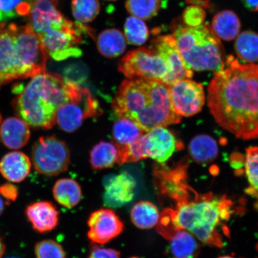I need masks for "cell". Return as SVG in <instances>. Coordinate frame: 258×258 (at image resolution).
<instances>
[{"mask_svg": "<svg viewBox=\"0 0 258 258\" xmlns=\"http://www.w3.org/2000/svg\"><path fill=\"white\" fill-rule=\"evenodd\" d=\"M101 114L98 101L93 98L87 88L77 86L67 102L58 109L56 122L63 131L69 133L76 131L84 120Z\"/></svg>", "mask_w": 258, "mask_h": 258, "instance_id": "8fae6325", "label": "cell"}, {"mask_svg": "<svg viewBox=\"0 0 258 258\" xmlns=\"http://www.w3.org/2000/svg\"><path fill=\"white\" fill-rule=\"evenodd\" d=\"M150 47L163 56L172 69L175 82L183 79H191V70H187L172 35H164L153 40Z\"/></svg>", "mask_w": 258, "mask_h": 258, "instance_id": "9a60e30c", "label": "cell"}, {"mask_svg": "<svg viewBox=\"0 0 258 258\" xmlns=\"http://www.w3.org/2000/svg\"><path fill=\"white\" fill-rule=\"evenodd\" d=\"M72 7L74 18L81 24L93 21L100 11L98 0H73Z\"/></svg>", "mask_w": 258, "mask_h": 258, "instance_id": "1f68e13d", "label": "cell"}, {"mask_svg": "<svg viewBox=\"0 0 258 258\" xmlns=\"http://www.w3.org/2000/svg\"><path fill=\"white\" fill-rule=\"evenodd\" d=\"M170 95L173 111L180 117L198 114L205 105L203 86L189 79L177 81L170 85Z\"/></svg>", "mask_w": 258, "mask_h": 258, "instance_id": "7c38bea8", "label": "cell"}, {"mask_svg": "<svg viewBox=\"0 0 258 258\" xmlns=\"http://www.w3.org/2000/svg\"><path fill=\"white\" fill-rule=\"evenodd\" d=\"M205 18V12L198 6H190L183 13V18L189 27H197L202 24Z\"/></svg>", "mask_w": 258, "mask_h": 258, "instance_id": "e575fe53", "label": "cell"}, {"mask_svg": "<svg viewBox=\"0 0 258 258\" xmlns=\"http://www.w3.org/2000/svg\"><path fill=\"white\" fill-rule=\"evenodd\" d=\"M144 131L135 122L127 118H119L113 127V138L117 148L134 143L144 135Z\"/></svg>", "mask_w": 258, "mask_h": 258, "instance_id": "4316f807", "label": "cell"}, {"mask_svg": "<svg viewBox=\"0 0 258 258\" xmlns=\"http://www.w3.org/2000/svg\"><path fill=\"white\" fill-rule=\"evenodd\" d=\"M29 125L18 117H9L0 125V139L6 147L12 150L21 149L30 140Z\"/></svg>", "mask_w": 258, "mask_h": 258, "instance_id": "d6986e66", "label": "cell"}, {"mask_svg": "<svg viewBox=\"0 0 258 258\" xmlns=\"http://www.w3.org/2000/svg\"><path fill=\"white\" fill-rule=\"evenodd\" d=\"M84 32L92 35L90 28L81 23L74 24L64 18L62 22L38 35L45 50L55 60L82 56L79 46L82 43Z\"/></svg>", "mask_w": 258, "mask_h": 258, "instance_id": "9c48e42d", "label": "cell"}, {"mask_svg": "<svg viewBox=\"0 0 258 258\" xmlns=\"http://www.w3.org/2000/svg\"><path fill=\"white\" fill-rule=\"evenodd\" d=\"M135 180L123 173L111 177L105 186L104 202L111 208H119L132 201L135 188Z\"/></svg>", "mask_w": 258, "mask_h": 258, "instance_id": "2e32d148", "label": "cell"}, {"mask_svg": "<svg viewBox=\"0 0 258 258\" xmlns=\"http://www.w3.org/2000/svg\"><path fill=\"white\" fill-rule=\"evenodd\" d=\"M34 168L46 176L59 175L69 169L70 152L66 143L54 137H41L32 149Z\"/></svg>", "mask_w": 258, "mask_h": 258, "instance_id": "30bf717a", "label": "cell"}, {"mask_svg": "<svg viewBox=\"0 0 258 258\" xmlns=\"http://www.w3.org/2000/svg\"><path fill=\"white\" fill-rule=\"evenodd\" d=\"M6 250V244L3 241V238L0 235V258H2L4 255Z\"/></svg>", "mask_w": 258, "mask_h": 258, "instance_id": "f35d334b", "label": "cell"}, {"mask_svg": "<svg viewBox=\"0 0 258 258\" xmlns=\"http://www.w3.org/2000/svg\"><path fill=\"white\" fill-rule=\"evenodd\" d=\"M160 217V214L157 206L148 201L137 203L131 211L132 222L141 230H149L157 226Z\"/></svg>", "mask_w": 258, "mask_h": 258, "instance_id": "d4e9b609", "label": "cell"}, {"mask_svg": "<svg viewBox=\"0 0 258 258\" xmlns=\"http://www.w3.org/2000/svg\"><path fill=\"white\" fill-rule=\"evenodd\" d=\"M97 47L103 56L117 57L124 53L126 48V42L120 31L117 29H108L99 35Z\"/></svg>", "mask_w": 258, "mask_h": 258, "instance_id": "cb8c5ba5", "label": "cell"}, {"mask_svg": "<svg viewBox=\"0 0 258 258\" xmlns=\"http://www.w3.org/2000/svg\"><path fill=\"white\" fill-rule=\"evenodd\" d=\"M235 50L238 57L246 62L258 60V34L246 31L238 35L235 42Z\"/></svg>", "mask_w": 258, "mask_h": 258, "instance_id": "83f0119b", "label": "cell"}, {"mask_svg": "<svg viewBox=\"0 0 258 258\" xmlns=\"http://www.w3.org/2000/svg\"><path fill=\"white\" fill-rule=\"evenodd\" d=\"M5 258H20V257H19L17 256H11L6 257Z\"/></svg>", "mask_w": 258, "mask_h": 258, "instance_id": "b9f144b4", "label": "cell"}, {"mask_svg": "<svg viewBox=\"0 0 258 258\" xmlns=\"http://www.w3.org/2000/svg\"><path fill=\"white\" fill-rule=\"evenodd\" d=\"M54 199L67 208L75 207L82 198V188L75 180L63 178L57 180L53 188Z\"/></svg>", "mask_w": 258, "mask_h": 258, "instance_id": "7402d4cb", "label": "cell"}, {"mask_svg": "<svg viewBox=\"0 0 258 258\" xmlns=\"http://www.w3.org/2000/svg\"><path fill=\"white\" fill-rule=\"evenodd\" d=\"M31 161L20 151H12L0 160V173L10 182L19 183L27 178L31 172Z\"/></svg>", "mask_w": 258, "mask_h": 258, "instance_id": "ac0fdd59", "label": "cell"}, {"mask_svg": "<svg viewBox=\"0 0 258 258\" xmlns=\"http://www.w3.org/2000/svg\"><path fill=\"white\" fill-rule=\"evenodd\" d=\"M124 35L127 43L140 46L148 40L149 31L143 19L130 16L124 24Z\"/></svg>", "mask_w": 258, "mask_h": 258, "instance_id": "f1b7e54d", "label": "cell"}, {"mask_svg": "<svg viewBox=\"0 0 258 258\" xmlns=\"http://www.w3.org/2000/svg\"><path fill=\"white\" fill-rule=\"evenodd\" d=\"M88 237L93 243L104 244L120 235L124 224L111 209H101L90 215Z\"/></svg>", "mask_w": 258, "mask_h": 258, "instance_id": "4fadbf2b", "label": "cell"}, {"mask_svg": "<svg viewBox=\"0 0 258 258\" xmlns=\"http://www.w3.org/2000/svg\"><path fill=\"white\" fill-rule=\"evenodd\" d=\"M130 258H140V257L134 256V257H130Z\"/></svg>", "mask_w": 258, "mask_h": 258, "instance_id": "ee69618b", "label": "cell"}, {"mask_svg": "<svg viewBox=\"0 0 258 258\" xmlns=\"http://www.w3.org/2000/svg\"><path fill=\"white\" fill-rule=\"evenodd\" d=\"M30 12L27 16L29 26L39 35L53 25L62 21L63 15L58 11V0H28Z\"/></svg>", "mask_w": 258, "mask_h": 258, "instance_id": "5bb4252c", "label": "cell"}, {"mask_svg": "<svg viewBox=\"0 0 258 258\" xmlns=\"http://www.w3.org/2000/svg\"><path fill=\"white\" fill-rule=\"evenodd\" d=\"M112 108L118 118L130 119L145 132L181 121L171 104L170 85L157 80H124L113 100Z\"/></svg>", "mask_w": 258, "mask_h": 258, "instance_id": "3957f363", "label": "cell"}, {"mask_svg": "<svg viewBox=\"0 0 258 258\" xmlns=\"http://www.w3.org/2000/svg\"><path fill=\"white\" fill-rule=\"evenodd\" d=\"M25 214L34 230L40 233L52 231L59 223V211L49 202L32 203L26 208Z\"/></svg>", "mask_w": 258, "mask_h": 258, "instance_id": "e0dca14e", "label": "cell"}, {"mask_svg": "<svg viewBox=\"0 0 258 258\" xmlns=\"http://www.w3.org/2000/svg\"><path fill=\"white\" fill-rule=\"evenodd\" d=\"M35 258H66V252L60 244L53 240L38 242L34 247Z\"/></svg>", "mask_w": 258, "mask_h": 258, "instance_id": "836d02e7", "label": "cell"}, {"mask_svg": "<svg viewBox=\"0 0 258 258\" xmlns=\"http://www.w3.org/2000/svg\"><path fill=\"white\" fill-rule=\"evenodd\" d=\"M208 88V104L215 121L243 140L258 139V64L228 57Z\"/></svg>", "mask_w": 258, "mask_h": 258, "instance_id": "6da1fadb", "label": "cell"}, {"mask_svg": "<svg viewBox=\"0 0 258 258\" xmlns=\"http://www.w3.org/2000/svg\"><path fill=\"white\" fill-rule=\"evenodd\" d=\"M176 148L174 135L165 127H157L139 138L134 143L119 148V165L151 158L160 164L169 159Z\"/></svg>", "mask_w": 258, "mask_h": 258, "instance_id": "52a82bcc", "label": "cell"}, {"mask_svg": "<svg viewBox=\"0 0 258 258\" xmlns=\"http://www.w3.org/2000/svg\"><path fill=\"white\" fill-rule=\"evenodd\" d=\"M182 176L173 177L161 191L176 202V206L161 213L158 233L164 237L177 229H183L203 243L222 247L223 238L219 230L225 231L222 222L230 219L233 203L225 196L211 193L199 195L195 192L191 198L192 189L182 181Z\"/></svg>", "mask_w": 258, "mask_h": 258, "instance_id": "7a4b0ae2", "label": "cell"}, {"mask_svg": "<svg viewBox=\"0 0 258 258\" xmlns=\"http://www.w3.org/2000/svg\"><path fill=\"white\" fill-rule=\"evenodd\" d=\"M118 156V149L114 143L101 142L90 152V164L95 170L109 168L117 163Z\"/></svg>", "mask_w": 258, "mask_h": 258, "instance_id": "484cf974", "label": "cell"}, {"mask_svg": "<svg viewBox=\"0 0 258 258\" xmlns=\"http://www.w3.org/2000/svg\"><path fill=\"white\" fill-rule=\"evenodd\" d=\"M257 249H258V244H257Z\"/></svg>", "mask_w": 258, "mask_h": 258, "instance_id": "bcb514c9", "label": "cell"}, {"mask_svg": "<svg viewBox=\"0 0 258 258\" xmlns=\"http://www.w3.org/2000/svg\"><path fill=\"white\" fill-rule=\"evenodd\" d=\"M118 70L128 79L154 80L169 85L175 82L168 62L150 47L130 51L120 60Z\"/></svg>", "mask_w": 258, "mask_h": 258, "instance_id": "ba28073f", "label": "cell"}, {"mask_svg": "<svg viewBox=\"0 0 258 258\" xmlns=\"http://www.w3.org/2000/svg\"><path fill=\"white\" fill-rule=\"evenodd\" d=\"M244 163V172L249 184L247 192L258 198V147L247 148Z\"/></svg>", "mask_w": 258, "mask_h": 258, "instance_id": "4dcf8cb0", "label": "cell"}, {"mask_svg": "<svg viewBox=\"0 0 258 258\" xmlns=\"http://www.w3.org/2000/svg\"><path fill=\"white\" fill-rule=\"evenodd\" d=\"M107 1H115V0H107Z\"/></svg>", "mask_w": 258, "mask_h": 258, "instance_id": "f6af8a7d", "label": "cell"}, {"mask_svg": "<svg viewBox=\"0 0 258 258\" xmlns=\"http://www.w3.org/2000/svg\"><path fill=\"white\" fill-rule=\"evenodd\" d=\"M19 191L17 187L11 183H6L0 185V197L6 201L14 202L18 198Z\"/></svg>", "mask_w": 258, "mask_h": 258, "instance_id": "8d00e7d4", "label": "cell"}, {"mask_svg": "<svg viewBox=\"0 0 258 258\" xmlns=\"http://www.w3.org/2000/svg\"><path fill=\"white\" fill-rule=\"evenodd\" d=\"M166 238L170 241L171 253L176 258H193L198 253V242L188 231L177 229Z\"/></svg>", "mask_w": 258, "mask_h": 258, "instance_id": "ffe728a7", "label": "cell"}, {"mask_svg": "<svg viewBox=\"0 0 258 258\" xmlns=\"http://www.w3.org/2000/svg\"><path fill=\"white\" fill-rule=\"evenodd\" d=\"M245 6L253 11H258V0H244Z\"/></svg>", "mask_w": 258, "mask_h": 258, "instance_id": "74e56055", "label": "cell"}, {"mask_svg": "<svg viewBox=\"0 0 258 258\" xmlns=\"http://www.w3.org/2000/svg\"><path fill=\"white\" fill-rule=\"evenodd\" d=\"M30 6L28 0H0V22L11 19L27 16Z\"/></svg>", "mask_w": 258, "mask_h": 258, "instance_id": "d6a6232c", "label": "cell"}, {"mask_svg": "<svg viewBox=\"0 0 258 258\" xmlns=\"http://www.w3.org/2000/svg\"><path fill=\"white\" fill-rule=\"evenodd\" d=\"M172 36L187 70L218 72L224 69L223 47L208 25L179 26Z\"/></svg>", "mask_w": 258, "mask_h": 258, "instance_id": "8992f818", "label": "cell"}, {"mask_svg": "<svg viewBox=\"0 0 258 258\" xmlns=\"http://www.w3.org/2000/svg\"><path fill=\"white\" fill-rule=\"evenodd\" d=\"M218 258H234V257H232L231 256H222L219 257Z\"/></svg>", "mask_w": 258, "mask_h": 258, "instance_id": "60d3db41", "label": "cell"}, {"mask_svg": "<svg viewBox=\"0 0 258 258\" xmlns=\"http://www.w3.org/2000/svg\"><path fill=\"white\" fill-rule=\"evenodd\" d=\"M78 85L56 74L46 72L32 77L30 82L15 89L13 105L19 117L29 126L50 129L56 124V114Z\"/></svg>", "mask_w": 258, "mask_h": 258, "instance_id": "277c9868", "label": "cell"}, {"mask_svg": "<svg viewBox=\"0 0 258 258\" xmlns=\"http://www.w3.org/2000/svg\"><path fill=\"white\" fill-rule=\"evenodd\" d=\"M89 258H120V253L109 248L96 246L93 248Z\"/></svg>", "mask_w": 258, "mask_h": 258, "instance_id": "d590c367", "label": "cell"}, {"mask_svg": "<svg viewBox=\"0 0 258 258\" xmlns=\"http://www.w3.org/2000/svg\"><path fill=\"white\" fill-rule=\"evenodd\" d=\"M189 152L196 163L206 164L217 159L219 150L214 138L207 135H199L190 142Z\"/></svg>", "mask_w": 258, "mask_h": 258, "instance_id": "44dd1931", "label": "cell"}, {"mask_svg": "<svg viewBox=\"0 0 258 258\" xmlns=\"http://www.w3.org/2000/svg\"><path fill=\"white\" fill-rule=\"evenodd\" d=\"M5 203L3 201L2 197H0V216H1L5 211Z\"/></svg>", "mask_w": 258, "mask_h": 258, "instance_id": "ab89813d", "label": "cell"}, {"mask_svg": "<svg viewBox=\"0 0 258 258\" xmlns=\"http://www.w3.org/2000/svg\"><path fill=\"white\" fill-rule=\"evenodd\" d=\"M240 22L235 13L231 11L219 12L212 21V30L219 38L231 41L238 36Z\"/></svg>", "mask_w": 258, "mask_h": 258, "instance_id": "603a6c76", "label": "cell"}, {"mask_svg": "<svg viewBox=\"0 0 258 258\" xmlns=\"http://www.w3.org/2000/svg\"><path fill=\"white\" fill-rule=\"evenodd\" d=\"M47 54L30 26L0 24V88L45 72Z\"/></svg>", "mask_w": 258, "mask_h": 258, "instance_id": "5b68a950", "label": "cell"}, {"mask_svg": "<svg viewBox=\"0 0 258 258\" xmlns=\"http://www.w3.org/2000/svg\"><path fill=\"white\" fill-rule=\"evenodd\" d=\"M2 124V117H1V115H0V125H1Z\"/></svg>", "mask_w": 258, "mask_h": 258, "instance_id": "7bdbcfd3", "label": "cell"}, {"mask_svg": "<svg viewBox=\"0 0 258 258\" xmlns=\"http://www.w3.org/2000/svg\"><path fill=\"white\" fill-rule=\"evenodd\" d=\"M161 5V0H127L125 8L135 17L147 20L157 15Z\"/></svg>", "mask_w": 258, "mask_h": 258, "instance_id": "f546056e", "label": "cell"}]
</instances>
